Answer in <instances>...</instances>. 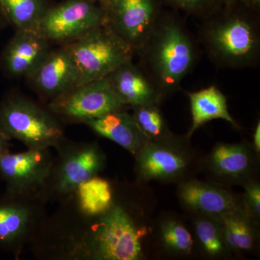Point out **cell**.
<instances>
[{"label":"cell","mask_w":260,"mask_h":260,"mask_svg":"<svg viewBox=\"0 0 260 260\" xmlns=\"http://www.w3.org/2000/svg\"><path fill=\"white\" fill-rule=\"evenodd\" d=\"M84 123L96 134L112 140L134 155L148 141L133 115L124 109L108 113Z\"/></svg>","instance_id":"17"},{"label":"cell","mask_w":260,"mask_h":260,"mask_svg":"<svg viewBox=\"0 0 260 260\" xmlns=\"http://www.w3.org/2000/svg\"><path fill=\"white\" fill-rule=\"evenodd\" d=\"M49 7L47 0H0L5 18L21 30L37 31Z\"/></svg>","instance_id":"22"},{"label":"cell","mask_w":260,"mask_h":260,"mask_svg":"<svg viewBox=\"0 0 260 260\" xmlns=\"http://www.w3.org/2000/svg\"><path fill=\"white\" fill-rule=\"evenodd\" d=\"M29 78L39 91L54 99L78 85V70L68 45L49 51Z\"/></svg>","instance_id":"14"},{"label":"cell","mask_w":260,"mask_h":260,"mask_svg":"<svg viewBox=\"0 0 260 260\" xmlns=\"http://www.w3.org/2000/svg\"><path fill=\"white\" fill-rule=\"evenodd\" d=\"M80 205L86 215L95 217L106 211L112 205L114 194L107 179L97 176L84 181L77 188Z\"/></svg>","instance_id":"23"},{"label":"cell","mask_w":260,"mask_h":260,"mask_svg":"<svg viewBox=\"0 0 260 260\" xmlns=\"http://www.w3.org/2000/svg\"><path fill=\"white\" fill-rule=\"evenodd\" d=\"M255 151L260 155V121L256 123L254 134H253V142L251 143Z\"/></svg>","instance_id":"28"},{"label":"cell","mask_w":260,"mask_h":260,"mask_svg":"<svg viewBox=\"0 0 260 260\" xmlns=\"http://www.w3.org/2000/svg\"><path fill=\"white\" fill-rule=\"evenodd\" d=\"M8 139L6 136L0 133V155L6 153L8 149Z\"/></svg>","instance_id":"30"},{"label":"cell","mask_w":260,"mask_h":260,"mask_svg":"<svg viewBox=\"0 0 260 260\" xmlns=\"http://www.w3.org/2000/svg\"><path fill=\"white\" fill-rule=\"evenodd\" d=\"M91 1L95 2V3H101L102 2L104 1V0H91Z\"/></svg>","instance_id":"33"},{"label":"cell","mask_w":260,"mask_h":260,"mask_svg":"<svg viewBox=\"0 0 260 260\" xmlns=\"http://www.w3.org/2000/svg\"><path fill=\"white\" fill-rule=\"evenodd\" d=\"M242 194L244 211L248 215L259 222L260 183L259 179H253L243 185Z\"/></svg>","instance_id":"27"},{"label":"cell","mask_w":260,"mask_h":260,"mask_svg":"<svg viewBox=\"0 0 260 260\" xmlns=\"http://www.w3.org/2000/svg\"><path fill=\"white\" fill-rule=\"evenodd\" d=\"M106 78L126 107L160 104L164 100L148 75L132 60L118 67Z\"/></svg>","instance_id":"16"},{"label":"cell","mask_w":260,"mask_h":260,"mask_svg":"<svg viewBox=\"0 0 260 260\" xmlns=\"http://www.w3.org/2000/svg\"><path fill=\"white\" fill-rule=\"evenodd\" d=\"M190 220L194 239L195 252L210 259H225L233 257L224 240L223 225L217 219L187 213Z\"/></svg>","instance_id":"21"},{"label":"cell","mask_w":260,"mask_h":260,"mask_svg":"<svg viewBox=\"0 0 260 260\" xmlns=\"http://www.w3.org/2000/svg\"><path fill=\"white\" fill-rule=\"evenodd\" d=\"M259 15L237 3L221 5L203 18L199 37L214 64L232 69L257 65L260 57Z\"/></svg>","instance_id":"2"},{"label":"cell","mask_w":260,"mask_h":260,"mask_svg":"<svg viewBox=\"0 0 260 260\" xmlns=\"http://www.w3.org/2000/svg\"><path fill=\"white\" fill-rule=\"evenodd\" d=\"M168 5L187 14L205 18L220 6L219 0H164Z\"/></svg>","instance_id":"26"},{"label":"cell","mask_w":260,"mask_h":260,"mask_svg":"<svg viewBox=\"0 0 260 260\" xmlns=\"http://www.w3.org/2000/svg\"><path fill=\"white\" fill-rule=\"evenodd\" d=\"M0 133L39 150L57 145L62 138V130L53 116L21 97H10L0 107Z\"/></svg>","instance_id":"6"},{"label":"cell","mask_w":260,"mask_h":260,"mask_svg":"<svg viewBox=\"0 0 260 260\" xmlns=\"http://www.w3.org/2000/svg\"><path fill=\"white\" fill-rule=\"evenodd\" d=\"M208 181L231 188L259 179V154L246 140L235 143H217L203 155L201 171Z\"/></svg>","instance_id":"7"},{"label":"cell","mask_w":260,"mask_h":260,"mask_svg":"<svg viewBox=\"0 0 260 260\" xmlns=\"http://www.w3.org/2000/svg\"><path fill=\"white\" fill-rule=\"evenodd\" d=\"M239 0H219L220 6L221 5H231L239 3Z\"/></svg>","instance_id":"31"},{"label":"cell","mask_w":260,"mask_h":260,"mask_svg":"<svg viewBox=\"0 0 260 260\" xmlns=\"http://www.w3.org/2000/svg\"><path fill=\"white\" fill-rule=\"evenodd\" d=\"M133 118L148 140L162 139L172 134L160 104H149L133 107Z\"/></svg>","instance_id":"24"},{"label":"cell","mask_w":260,"mask_h":260,"mask_svg":"<svg viewBox=\"0 0 260 260\" xmlns=\"http://www.w3.org/2000/svg\"><path fill=\"white\" fill-rule=\"evenodd\" d=\"M29 212L17 205H0V243L8 244L18 239L25 232Z\"/></svg>","instance_id":"25"},{"label":"cell","mask_w":260,"mask_h":260,"mask_svg":"<svg viewBox=\"0 0 260 260\" xmlns=\"http://www.w3.org/2000/svg\"><path fill=\"white\" fill-rule=\"evenodd\" d=\"M126 107L107 78L77 85L54 98L50 105L53 112L83 122Z\"/></svg>","instance_id":"10"},{"label":"cell","mask_w":260,"mask_h":260,"mask_svg":"<svg viewBox=\"0 0 260 260\" xmlns=\"http://www.w3.org/2000/svg\"><path fill=\"white\" fill-rule=\"evenodd\" d=\"M106 156L96 145H87L65 159L58 181L59 191L71 192L78 185L95 176L104 169Z\"/></svg>","instance_id":"18"},{"label":"cell","mask_w":260,"mask_h":260,"mask_svg":"<svg viewBox=\"0 0 260 260\" xmlns=\"http://www.w3.org/2000/svg\"><path fill=\"white\" fill-rule=\"evenodd\" d=\"M104 25L136 53L148 39L162 12L159 0H104Z\"/></svg>","instance_id":"9"},{"label":"cell","mask_w":260,"mask_h":260,"mask_svg":"<svg viewBox=\"0 0 260 260\" xmlns=\"http://www.w3.org/2000/svg\"><path fill=\"white\" fill-rule=\"evenodd\" d=\"M224 240L233 256L257 251L259 243V222L244 210L229 214L220 220Z\"/></svg>","instance_id":"20"},{"label":"cell","mask_w":260,"mask_h":260,"mask_svg":"<svg viewBox=\"0 0 260 260\" xmlns=\"http://www.w3.org/2000/svg\"><path fill=\"white\" fill-rule=\"evenodd\" d=\"M150 246L170 258H188L196 253L192 233L179 215L172 213H162L154 219Z\"/></svg>","instance_id":"15"},{"label":"cell","mask_w":260,"mask_h":260,"mask_svg":"<svg viewBox=\"0 0 260 260\" xmlns=\"http://www.w3.org/2000/svg\"><path fill=\"white\" fill-rule=\"evenodd\" d=\"M6 20V18H5L4 15L3 14L1 10H0V28H1L2 25H3V23H4Z\"/></svg>","instance_id":"32"},{"label":"cell","mask_w":260,"mask_h":260,"mask_svg":"<svg viewBox=\"0 0 260 260\" xmlns=\"http://www.w3.org/2000/svg\"><path fill=\"white\" fill-rule=\"evenodd\" d=\"M47 149H30L24 153L0 155V174L15 191L30 190L42 185L51 172Z\"/></svg>","instance_id":"12"},{"label":"cell","mask_w":260,"mask_h":260,"mask_svg":"<svg viewBox=\"0 0 260 260\" xmlns=\"http://www.w3.org/2000/svg\"><path fill=\"white\" fill-rule=\"evenodd\" d=\"M156 201L148 184H140L129 204L114 198L96 215L90 229L88 251L94 259L142 260L148 256Z\"/></svg>","instance_id":"1"},{"label":"cell","mask_w":260,"mask_h":260,"mask_svg":"<svg viewBox=\"0 0 260 260\" xmlns=\"http://www.w3.org/2000/svg\"><path fill=\"white\" fill-rule=\"evenodd\" d=\"M67 45L78 70V85L106 78L118 67L131 61L135 53L104 24Z\"/></svg>","instance_id":"5"},{"label":"cell","mask_w":260,"mask_h":260,"mask_svg":"<svg viewBox=\"0 0 260 260\" xmlns=\"http://www.w3.org/2000/svg\"><path fill=\"white\" fill-rule=\"evenodd\" d=\"M49 42L37 31L18 30L0 57L8 76L30 78L49 52Z\"/></svg>","instance_id":"13"},{"label":"cell","mask_w":260,"mask_h":260,"mask_svg":"<svg viewBox=\"0 0 260 260\" xmlns=\"http://www.w3.org/2000/svg\"><path fill=\"white\" fill-rule=\"evenodd\" d=\"M177 196L186 213L200 214L221 220L244 210L242 194L209 181L191 178L177 184Z\"/></svg>","instance_id":"11"},{"label":"cell","mask_w":260,"mask_h":260,"mask_svg":"<svg viewBox=\"0 0 260 260\" xmlns=\"http://www.w3.org/2000/svg\"><path fill=\"white\" fill-rule=\"evenodd\" d=\"M104 24L102 5L91 0H64L49 7L37 29L48 42L71 43Z\"/></svg>","instance_id":"8"},{"label":"cell","mask_w":260,"mask_h":260,"mask_svg":"<svg viewBox=\"0 0 260 260\" xmlns=\"http://www.w3.org/2000/svg\"><path fill=\"white\" fill-rule=\"evenodd\" d=\"M186 135L172 133L155 140H148L135 156L138 182L150 181L177 184L196 177L201 171L203 155L191 146Z\"/></svg>","instance_id":"4"},{"label":"cell","mask_w":260,"mask_h":260,"mask_svg":"<svg viewBox=\"0 0 260 260\" xmlns=\"http://www.w3.org/2000/svg\"><path fill=\"white\" fill-rule=\"evenodd\" d=\"M239 3L246 8L259 13L260 0H239Z\"/></svg>","instance_id":"29"},{"label":"cell","mask_w":260,"mask_h":260,"mask_svg":"<svg viewBox=\"0 0 260 260\" xmlns=\"http://www.w3.org/2000/svg\"><path fill=\"white\" fill-rule=\"evenodd\" d=\"M136 53L140 55V68L164 99L179 90L198 58L194 39L181 20L169 13H161Z\"/></svg>","instance_id":"3"},{"label":"cell","mask_w":260,"mask_h":260,"mask_svg":"<svg viewBox=\"0 0 260 260\" xmlns=\"http://www.w3.org/2000/svg\"><path fill=\"white\" fill-rule=\"evenodd\" d=\"M190 103L191 124L186 135L191 138L197 129L213 119H222L239 129V124L231 115L227 99L215 85L198 91L187 93Z\"/></svg>","instance_id":"19"}]
</instances>
